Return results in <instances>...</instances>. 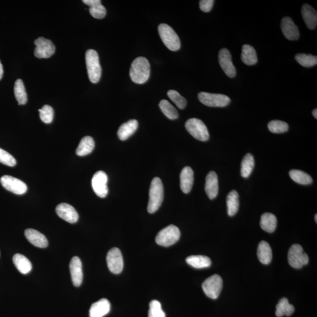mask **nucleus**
<instances>
[{"instance_id": "nucleus-21", "label": "nucleus", "mask_w": 317, "mask_h": 317, "mask_svg": "<svg viewBox=\"0 0 317 317\" xmlns=\"http://www.w3.org/2000/svg\"><path fill=\"white\" fill-rule=\"evenodd\" d=\"M111 310V304L106 298H102L92 304L89 310L90 317H103L107 315Z\"/></svg>"}, {"instance_id": "nucleus-26", "label": "nucleus", "mask_w": 317, "mask_h": 317, "mask_svg": "<svg viewBox=\"0 0 317 317\" xmlns=\"http://www.w3.org/2000/svg\"><path fill=\"white\" fill-rule=\"evenodd\" d=\"M277 225V219L275 214L266 213L261 217L260 226L263 231L268 233L274 232Z\"/></svg>"}, {"instance_id": "nucleus-22", "label": "nucleus", "mask_w": 317, "mask_h": 317, "mask_svg": "<svg viewBox=\"0 0 317 317\" xmlns=\"http://www.w3.org/2000/svg\"><path fill=\"white\" fill-rule=\"evenodd\" d=\"M301 14L306 26L310 30H315L317 25V12L309 4H304Z\"/></svg>"}, {"instance_id": "nucleus-28", "label": "nucleus", "mask_w": 317, "mask_h": 317, "mask_svg": "<svg viewBox=\"0 0 317 317\" xmlns=\"http://www.w3.org/2000/svg\"><path fill=\"white\" fill-rule=\"evenodd\" d=\"M241 60L245 65H253L258 61L257 52L252 46L244 45L242 48Z\"/></svg>"}, {"instance_id": "nucleus-41", "label": "nucleus", "mask_w": 317, "mask_h": 317, "mask_svg": "<svg viewBox=\"0 0 317 317\" xmlns=\"http://www.w3.org/2000/svg\"><path fill=\"white\" fill-rule=\"evenodd\" d=\"M89 12L93 17L97 18V19L104 18L107 14V10H106L104 6L102 5L101 2L90 7Z\"/></svg>"}, {"instance_id": "nucleus-36", "label": "nucleus", "mask_w": 317, "mask_h": 317, "mask_svg": "<svg viewBox=\"0 0 317 317\" xmlns=\"http://www.w3.org/2000/svg\"><path fill=\"white\" fill-rule=\"evenodd\" d=\"M295 58L298 63L304 67H312L317 64V56L312 54H298Z\"/></svg>"}, {"instance_id": "nucleus-17", "label": "nucleus", "mask_w": 317, "mask_h": 317, "mask_svg": "<svg viewBox=\"0 0 317 317\" xmlns=\"http://www.w3.org/2000/svg\"><path fill=\"white\" fill-rule=\"evenodd\" d=\"M70 269L73 284L76 287H79L83 280L82 263L79 257H73L70 264Z\"/></svg>"}, {"instance_id": "nucleus-2", "label": "nucleus", "mask_w": 317, "mask_h": 317, "mask_svg": "<svg viewBox=\"0 0 317 317\" xmlns=\"http://www.w3.org/2000/svg\"><path fill=\"white\" fill-rule=\"evenodd\" d=\"M164 198L163 183L160 178L152 180L149 191V200L148 211L149 213H154L158 209L162 203Z\"/></svg>"}, {"instance_id": "nucleus-12", "label": "nucleus", "mask_w": 317, "mask_h": 317, "mask_svg": "<svg viewBox=\"0 0 317 317\" xmlns=\"http://www.w3.org/2000/svg\"><path fill=\"white\" fill-rule=\"evenodd\" d=\"M107 262L109 270L114 274H119L122 272L123 260L119 248L114 247L108 251Z\"/></svg>"}, {"instance_id": "nucleus-47", "label": "nucleus", "mask_w": 317, "mask_h": 317, "mask_svg": "<svg viewBox=\"0 0 317 317\" xmlns=\"http://www.w3.org/2000/svg\"><path fill=\"white\" fill-rule=\"evenodd\" d=\"M315 220H316V222L317 223V214L315 215Z\"/></svg>"}, {"instance_id": "nucleus-31", "label": "nucleus", "mask_w": 317, "mask_h": 317, "mask_svg": "<svg viewBox=\"0 0 317 317\" xmlns=\"http://www.w3.org/2000/svg\"><path fill=\"white\" fill-rule=\"evenodd\" d=\"M294 307L288 302L287 298H282L276 306V315L278 317L290 316L294 312Z\"/></svg>"}, {"instance_id": "nucleus-3", "label": "nucleus", "mask_w": 317, "mask_h": 317, "mask_svg": "<svg viewBox=\"0 0 317 317\" xmlns=\"http://www.w3.org/2000/svg\"><path fill=\"white\" fill-rule=\"evenodd\" d=\"M86 64L90 81L96 83L100 80L102 68L98 52L94 49H88L86 52Z\"/></svg>"}, {"instance_id": "nucleus-45", "label": "nucleus", "mask_w": 317, "mask_h": 317, "mask_svg": "<svg viewBox=\"0 0 317 317\" xmlns=\"http://www.w3.org/2000/svg\"><path fill=\"white\" fill-rule=\"evenodd\" d=\"M3 73H4V71H3L2 65L1 63V61H0V80L2 79Z\"/></svg>"}, {"instance_id": "nucleus-11", "label": "nucleus", "mask_w": 317, "mask_h": 317, "mask_svg": "<svg viewBox=\"0 0 317 317\" xmlns=\"http://www.w3.org/2000/svg\"><path fill=\"white\" fill-rule=\"evenodd\" d=\"M36 46L34 55L39 58H48L54 54L55 46L54 43L48 39L40 37L34 41Z\"/></svg>"}, {"instance_id": "nucleus-40", "label": "nucleus", "mask_w": 317, "mask_h": 317, "mask_svg": "<svg viewBox=\"0 0 317 317\" xmlns=\"http://www.w3.org/2000/svg\"><path fill=\"white\" fill-rule=\"evenodd\" d=\"M40 119L45 123H50L54 118V110L51 106L45 105L43 106L41 110H39Z\"/></svg>"}, {"instance_id": "nucleus-34", "label": "nucleus", "mask_w": 317, "mask_h": 317, "mask_svg": "<svg viewBox=\"0 0 317 317\" xmlns=\"http://www.w3.org/2000/svg\"><path fill=\"white\" fill-rule=\"evenodd\" d=\"M14 94L18 105H25L27 102V95L23 80L18 79L15 81Z\"/></svg>"}, {"instance_id": "nucleus-5", "label": "nucleus", "mask_w": 317, "mask_h": 317, "mask_svg": "<svg viewBox=\"0 0 317 317\" xmlns=\"http://www.w3.org/2000/svg\"><path fill=\"white\" fill-rule=\"evenodd\" d=\"M185 127L193 137L198 141L204 142L209 140V133L203 121L197 118H192L186 122Z\"/></svg>"}, {"instance_id": "nucleus-13", "label": "nucleus", "mask_w": 317, "mask_h": 317, "mask_svg": "<svg viewBox=\"0 0 317 317\" xmlns=\"http://www.w3.org/2000/svg\"><path fill=\"white\" fill-rule=\"evenodd\" d=\"M108 176L103 171H98L92 179V187L95 194L99 198H104L108 194Z\"/></svg>"}, {"instance_id": "nucleus-7", "label": "nucleus", "mask_w": 317, "mask_h": 317, "mask_svg": "<svg viewBox=\"0 0 317 317\" xmlns=\"http://www.w3.org/2000/svg\"><path fill=\"white\" fill-rule=\"evenodd\" d=\"M288 260L292 267L299 269L309 263V257L304 252L303 247L301 245L294 244L291 245L288 251Z\"/></svg>"}, {"instance_id": "nucleus-29", "label": "nucleus", "mask_w": 317, "mask_h": 317, "mask_svg": "<svg viewBox=\"0 0 317 317\" xmlns=\"http://www.w3.org/2000/svg\"><path fill=\"white\" fill-rule=\"evenodd\" d=\"M186 262L196 269L207 268L211 266V262L209 257L201 255L191 256L187 257Z\"/></svg>"}, {"instance_id": "nucleus-23", "label": "nucleus", "mask_w": 317, "mask_h": 317, "mask_svg": "<svg viewBox=\"0 0 317 317\" xmlns=\"http://www.w3.org/2000/svg\"><path fill=\"white\" fill-rule=\"evenodd\" d=\"M138 127V122L132 119L124 123L119 127L118 131V138L121 141H125L134 133Z\"/></svg>"}, {"instance_id": "nucleus-19", "label": "nucleus", "mask_w": 317, "mask_h": 317, "mask_svg": "<svg viewBox=\"0 0 317 317\" xmlns=\"http://www.w3.org/2000/svg\"><path fill=\"white\" fill-rule=\"evenodd\" d=\"M180 188L185 194H189L192 190L194 181V172L191 167L186 166L180 175Z\"/></svg>"}, {"instance_id": "nucleus-6", "label": "nucleus", "mask_w": 317, "mask_h": 317, "mask_svg": "<svg viewBox=\"0 0 317 317\" xmlns=\"http://www.w3.org/2000/svg\"><path fill=\"white\" fill-rule=\"evenodd\" d=\"M180 232L175 225H171L161 230L157 236L156 242L163 247H169L179 240Z\"/></svg>"}, {"instance_id": "nucleus-39", "label": "nucleus", "mask_w": 317, "mask_h": 317, "mask_svg": "<svg viewBox=\"0 0 317 317\" xmlns=\"http://www.w3.org/2000/svg\"><path fill=\"white\" fill-rule=\"evenodd\" d=\"M148 317H166L165 313L161 309L159 301L157 300L151 301L149 304Z\"/></svg>"}, {"instance_id": "nucleus-35", "label": "nucleus", "mask_w": 317, "mask_h": 317, "mask_svg": "<svg viewBox=\"0 0 317 317\" xmlns=\"http://www.w3.org/2000/svg\"><path fill=\"white\" fill-rule=\"evenodd\" d=\"M159 107L164 116L171 120L176 119L179 117V114L176 109L169 101L163 99L159 103Z\"/></svg>"}, {"instance_id": "nucleus-46", "label": "nucleus", "mask_w": 317, "mask_h": 317, "mask_svg": "<svg viewBox=\"0 0 317 317\" xmlns=\"http://www.w3.org/2000/svg\"><path fill=\"white\" fill-rule=\"evenodd\" d=\"M313 115L314 117L316 118V119H317V109H315V110H314L313 111Z\"/></svg>"}, {"instance_id": "nucleus-16", "label": "nucleus", "mask_w": 317, "mask_h": 317, "mask_svg": "<svg viewBox=\"0 0 317 317\" xmlns=\"http://www.w3.org/2000/svg\"><path fill=\"white\" fill-rule=\"evenodd\" d=\"M281 28L282 33L285 38L290 41L297 40L300 37V32L293 20L288 17L282 18L281 23Z\"/></svg>"}, {"instance_id": "nucleus-18", "label": "nucleus", "mask_w": 317, "mask_h": 317, "mask_svg": "<svg viewBox=\"0 0 317 317\" xmlns=\"http://www.w3.org/2000/svg\"><path fill=\"white\" fill-rule=\"evenodd\" d=\"M205 191L211 200L217 197L219 193L218 177L214 171H211L206 176Z\"/></svg>"}, {"instance_id": "nucleus-43", "label": "nucleus", "mask_w": 317, "mask_h": 317, "mask_svg": "<svg viewBox=\"0 0 317 317\" xmlns=\"http://www.w3.org/2000/svg\"><path fill=\"white\" fill-rule=\"evenodd\" d=\"M214 2L213 0H201L199 2L200 10L204 12L210 11L213 8Z\"/></svg>"}, {"instance_id": "nucleus-32", "label": "nucleus", "mask_w": 317, "mask_h": 317, "mask_svg": "<svg viewBox=\"0 0 317 317\" xmlns=\"http://www.w3.org/2000/svg\"><path fill=\"white\" fill-rule=\"evenodd\" d=\"M254 158L251 154H247L241 161L240 173L243 178H247L250 176L254 169Z\"/></svg>"}, {"instance_id": "nucleus-15", "label": "nucleus", "mask_w": 317, "mask_h": 317, "mask_svg": "<svg viewBox=\"0 0 317 317\" xmlns=\"http://www.w3.org/2000/svg\"><path fill=\"white\" fill-rule=\"evenodd\" d=\"M57 215L70 223H76L79 219V213L75 208L67 203L58 204L55 209Z\"/></svg>"}, {"instance_id": "nucleus-27", "label": "nucleus", "mask_w": 317, "mask_h": 317, "mask_svg": "<svg viewBox=\"0 0 317 317\" xmlns=\"http://www.w3.org/2000/svg\"><path fill=\"white\" fill-rule=\"evenodd\" d=\"M95 148L94 139L91 136H85L80 141L76 151L77 155L79 157H84L91 154Z\"/></svg>"}, {"instance_id": "nucleus-44", "label": "nucleus", "mask_w": 317, "mask_h": 317, "mask_svg": "<svg viewBox=\"0 0 317 317\" xmlns=\"http://www.w3.org/2000/svg\"><path fill=\"white\" fill-rule=\"evenodd\" d=\"M82 2L86 5H88L90 7L98 4V3L101 2V1H100V0H83Z\"/></svg>"}, {"instance_id": "nucleus-38", "label": "nucleus", "mask_w": 317, "mask_h": 317, "mask_svg": "<svg viewBox=\"0 0 317 317\" xmlns=\"http://www.w3.org/2000/svg\"><path fill=\"white\" fill-rule=\"evenodd\" d=\"M167 95L180 110H183L187 105L186 99L175 90H169L167 92Z\"/></svg>"}, {"instance_id": "nucleus-33", "label": "nucleus", "mask_w": 317, "mask_h": 317, "mask_svg": "<svg viewBox=\"0 0 317 317\" xmlns=\"http://www.w3.org/2000/svg\"><path fill=\"white\" fill-rule=\"evenodd\" d=\"M290 178L298 184L308 185L312 184L313 179L309 174L300 170H291L290 172Z\"/></svg>"}, {"instance_id": "nucleus-25", "label": "nucleus", "mask_w": 317, "mask_h": 317, "mask_svg": "<svg viewBox=\"0 0 317 317\" xmlns=\"http://www.w3.org/2000/svg\"><path fill=\"white\" fill-rule=\"evenodd\" d=\"M12 261L16 268L22 274L26 275L32 270V264L26 256L21 254H15Z\"/></svg>"}, {"instance_id": "nucleus-10", "label": "nucleus", "mask_w": 317, "mask_h": 317, "mask_svg": "<svg viewBox=\"0 0 317 317\" xmlns=\"http://www.w3.org/2000/svg\"><path fill=\"white\" fill-rule=\"evenodd\" d=\"M1 185L6 190L14 194L21 195L26 194L27 186L22 180L8 175H5L0 179Z\"/></svg>"}, {"instance_id": "nucleus-42", "label": "nucleus", "mask_w": 317, "mask_h": 317, "mask_svg": "<svg viewBox=\"0 0 317 317\" xmlns=\"http://www.w3.org/2000/svg\"><path fill=\"white\" fill-rule=\"evenodd\" d=\"M0 163L6 166L14 167L16 165L17 161L10 154L0 148Z\"/></svg>"}, {"instance_id": "nucleus-30", "label": "nucleus", "mask_w": 317, "mask_h": 317, "mask_svg": "<svg viewBox=\"0 0 317 317\" xmlns=\"http://www.w3.org/2000/svg\"><path fill=\"white\" fill-rule=\"evenodd\" d=\"M228 213L229 216H235L239 208V196L237 191H232L226 198Z\"/></svg>"}, {"instance_id": "nucleus-24", "label": "nucleus", "mask_w": 317, "mask_h": 317, "mask_svg": "<svg viewBox=\"0 0 317 317\" xmlns=\"http://www.w3.org/2000/svg\"><path fill=\"white\" fill-rule=\"evenodd\" d=\"M257 256L260 262L263 264L271 263L273 257L272 248L267 242L261 241L257 248Z\"/></svg>"}, {"instance_id": "nucleus-4", "label": "nucleus", "mask_w": 317, "mask_h": 317, "mask_svg": "<svg viewBox=\"0 0 317 317\" xmlns=\"http://www.w3.org/2000/svg\"><path fill=\"white\" fill-rule=\"evenodd\" d=\"M158 32L161 41L170 51H178L181 46L178 34L172 27L166 24H161L158 27Z\"/></svg>"}, {"instance_id": "nucleus-20", "label": "nucleus", "mask_w": 317, "mask_h": 317, "mask_svg": "<svg viewBox=\"0 0 317 317\" xmlns=\"http://www.w3.org/2000/svg\"><path fill=\"white\" fill-rule=\"evenodd\" d=\"M25 236L30 243L34 246L39 248H45L48 246V241L45 236L33 229H28L25 231Z\"/></svg>"}, {"instance_id": "nucleus-1", "label": "nucleus", "mask_w": 317, "mask_h": 317, "mask_svg": "<svg viewBox=\"0 0 317 317\" xmlns=\"http://www.w3.org/2000/svg\"><path fill=\"white\" fill-rule=\"evenodd\" d=\"M150 64L147 58L140 57L135 59L130 68L129 76L132 81L142 84L150 77Z\"/></svg>"}, {"instance_id": "nucleus-9", "label": "nucleus", "mask_w": 317, "mask_h": 317, "mask_svg": "<svg viewBox=\"0 0 317 317\" xmlns=\"http://www.w3.org/2000/svg\"><path fill=\"white\" fill-rule=\"evenodd\" d=\"M198 98L201 103L209 107H225L231 103L229 96L223 94L200 92Z\"/></svg>"}, {"instance_id": "nucleus-37", "label": "nucleus", "mask_w": 317, "mask_h": 317, "mask_svg": "<svg viewBox=\"0 0 317 317\" xmlns=\"http://www.w3.org/2000/svg\"><path fill=\"white\" fill-rule=\"evenodd\" d=\"M270 132L274 133H282L288 131L289 126L287 123L284 121L274 120L270 121L268 124Z\"/></svg>"}, {"instance_id": "nucleus-14", "label": "nucleus", "mask_w": 317, "mask_h": 317, "mask_svg": "<svg viewBox=\"0 0 317 317\" xmlns=\"http://www.w3.org/2000/svg\"><path fill=\"white\" fill-rule=\"evenodd\" d=\"M219 62L224 72L230 78H234L236 70L232 60L231 52L228 49H220L219 53Z\"/></svg>"}, {"instance_id": "nucleus-8", "label": "nucleus", "mask_w": 317, "mask_h": 317, "mask_svg": "<svg viewBox=\"0 0 317 317\" xmlns=\"http://www.w3.org/2000/svg\"><path fill=\"white\" fill-rule=\"evenodd\" d=\"M223 287V279L219 275L210 277L202 284L204 293L208 297L215 300L220 296Z\"/></svg>"}]
</instances>
